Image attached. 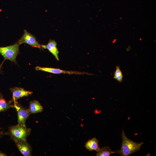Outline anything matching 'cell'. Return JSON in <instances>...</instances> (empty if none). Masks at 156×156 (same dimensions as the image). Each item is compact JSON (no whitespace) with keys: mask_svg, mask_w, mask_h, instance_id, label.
I'll list each match as a JSON object with an SVG mask.
<instances>
[{"mask_svg":"<svg viewBox=\"0 0 156 156\" xmlns=\"http://www.w3.org/2000/svg\"><path fill=\"white\" fill-rule=\"evenodd\" d=\"M17 42L20 45L26 43L32 47L42 49L36 37L25 29L24 30L23 35Z\"/></svg>","mask_w":156,"mask_h":156,"instance_id":"277c9868","label":"cell"},{"mask_svg":"<svg viewBox=\"0 0 156 156\" xmlns=\"http://www.w3.org/2000/svg\"><path fill=\"white\" fill-rule=\"evenodd\" d=\"M114 78L119 82H121L122 81L123 75L120 69V67L118 66H116V69L114 73Z\"/></svg>","mask_w":156,"mask_h":156,"instance_id":"5bb4252c","label":"cell"},{"mask_svg":"<svg viewBox=\"0 0 156 156\" xmlns=\"http://www.w3.org/2000/svg\"><path fill=\"white\" fill-rule=\"evenodd\" d=\"M96 151L97 152L96 156H109L112 154L117 153V151H112L109 146L99 148Z\"/></svg>","mask_w":156,"mask_h":156,"instance_id":"4fadbf2b","label":"cell"},{"mask_svg":"<svg viewBox=\"0 0 156 156\" xmlns=\"http://www.w3.org/2000/svg\"><path fill=\"white\" fill-rule=\"evenodd\" d=\"M4 61H5V60H4L3 62L0 65V71L1 70V68L2 66V65H3V62H4Z\"/></svg>","mask_w":156,"mask_h":156,"instance_id":"e0dca14e","label":"cell"},{"mask_svg":"<svg viewBox=\"0 0 156 156\" xmlns=\"http://www.w3.org/2000/svg\"><path fill=\"white\" fill-rule=\"evenodd\" d=\"M13 141L20 152L24 156L31 155L32 148L27 140H17Z\"/></svg>","mask_w":156,"mask_h":156,"instance_id":"52a82bcc","label":"cell"},{"mask_svg":"<svg viewBox=\"0 0 156 156\" xmlns=\"http://www.w3.org/2000/svg\"><path fill=\"white\" fill-rule=\"evenodd\" d=\"M1 129L0 128V138H1L4 134L2 131H1Z\"/></svg>","mask_w":156,"mask_h":156,"instance_id":"2e32d148","label":"cell"},{"mask_svg":"<svg viewBox=\"0 0 156 156\" xmlns=\"http://www.w3.org/2000/svg\"><path fill=\"white\" fill-rule=\"evenodd\" d=\"M7 156L6 154L0 151V156Z\"/></svg>","mask_w":156,"mask_h":156,"instance_id":"9a60e30c","label":"cell"},{"mask_svg":"<svg viewBox=\"0 0 156 156\" xmlns=\"http://www.w3.org/2000/svg\"><path fill=\"white\" fill-rule=\"evenodd\" d=\"M85 147L89 151H97L99 147V141L94 137L89 140L85 144Z\"/></svg>","mask_w":156,"mask_h":156,"instance_id":"8fae6325","label":"cell"},{"mask_svg":"<svg viewBox=\"0 0 156 156\" xmlns=\"http://www.w3.org/2000/svg\"><path fill=\"white\" fill-rule=\"evenodd\" d=\"M29 110L31 114L37 113L41 112L43 107L39 101L34 100L30 102Z\"/></svg>","mask_w":156,"mask_h":156,"instance_id":"30bf717a","label":"cell"},{"mask_svg":"<svg viewBox=\"0 0 156 156\" xmlns=\"http://www.w3.org/2000/svg\"><path fill=\"white\" fill-rule=\"evenodd\" d=\"M35 69L37 71L40 70L54 74H67L69 75L75 74L79 75L90 74L89 73L84 72L67 71L62 70L59 68L41 67L39 66H36L35 68Z\"/></svg>","mask_w":156,"mask_h":156,"instance_id":"5b68a950","label":"cell"},{"mask_svg":"<svg viewBox=\"0 0 156 156\" xmlns=\"http://www.w3.org/2000/svg\"><path fill=\"white\" fill-rule=\"evenodd\" d=\"M12 94L13 100L15 102L19 99L27 96L32 94V92L27 91L22 88L15 87L10 89Z\"/></svg>","mask_w":156,"mask_h":156,"instance_id":"ba28073f","label":"cell"},{"mask_svg":"<svg viewBox=\"0 0 156 156\" xmlns=\"http://www.w3.org/2000/svg\"><path fill=\"white\" fill-rule=\"evenodd\" d=\"M57 45V42L55 40H50L47 45H41V46L42 49H47L54 56L56 60L59 61V52Z\"/></svg>","mask_w":156,"mask_h":156,"instance_id":"9c48e42d","label":"cell"},{"mask_svg":"<svg viewBox=\"0 0 156 156\" xmlns=\"http://www.w3.org/2000/svg\"><path fill=\"white\" fill-rule=\"evenodd\" d=\"M122 142L120 149L118 151L121 156H129L133 153L139 150L143 142L137 143L127 138L122 130Z\"/></svg>","mask_w":156,"mask_h":156,"instance_id":"6da1fadb","label":"cell"},{"mask_svg":"<svg viewBox=\"0 0 156 156\" xmlns=\"http://www.w3.org/2000/svg\"><path fill=\"white\" fill-rule=\"evenodd\" d=\"M31 129L27 128L25 125L18 124L10 126L8 131L4 134L9 135L11 139L27 140V137L30 134Z\"/></svg>","mask_w":156,"mask_h":156,"instance_id":"7a4b0ae2","label":"cell"},{"mask_svg":"<svg viewBox=\"0 0 156 156\" xmlns=\"http://www.w3.org/2000/svg\"><path fill=\"white\" fill-rule=\"evenodd\" d=\"M20 45L17 42L14 44L6 47H0V54L4 60H8L16 63V58L19 52Z\"/></svg>","mask_w":156,"mask_h":156,"instance_id":"3957f363","label":"cell"},{"mask_svg":"<svg viewBox=\"0 0 156 156\" xmlns=\"http://www.w3.org/2000/svg\"><path fill=\"white\" fill-rule=\"evenodd\" d=\"M0 97V112L6 111L9 108L14 107L12 104L11 101L7 102L1 94Z\"/></svg>","mask_w":156,"mask_h":156,"instance_id":"7c38bea8","label":"cell"},{"mask_svg":"<svg viewBox=\"0 0 156 156\" xmlns=\"http://www.w3.org/2000/svg\"><path fill=\"white\" fill-rule=\"evenodd\" d=\"M14 107L17 111L18 124L25 125L26 120L31 114L29 109L21 106L16 103H15Z\"/></svg>","mask_w":156,"mask_h":156,"instance_id":"8992f818","label":"cell"}]
</instances>
